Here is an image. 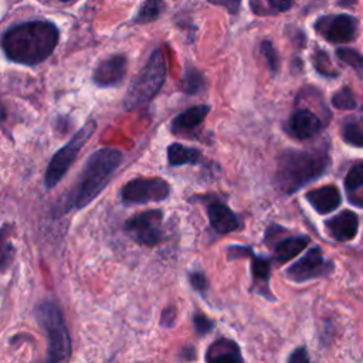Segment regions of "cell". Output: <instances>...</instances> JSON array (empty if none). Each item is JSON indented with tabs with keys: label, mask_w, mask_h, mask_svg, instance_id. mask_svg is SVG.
Returning a JSON list of instances; mask_svg holds the SVG:
<instances>
[{
	"label": "cell",
	"mask_w": 363,
	"mask_h": 363,
	"mask_svg": "<svg viewBox=\"0 0 363 363\" xmlns=\"http://www.w3.org/2000/svg\"><path fill=\"white\" fill-rule=\"evenodd\" d=\"M58 44L57 27L44 20L20 23L4 31L1 48L4 55L23 65H37L45 61Z\"/></svg>",
	"instance_id": "cell-1"
},
{
	"label": "cell",
	"mask_w": 363,
	"mask_h": 363,
	"mask_svg": "<svg viewBox=\"0 0 363 363\" xmlns=\"http://www.w3.org/2000/svg\"><path fill=\"white\" fill-rule=\"evenodd\" d=\"M329 164L330 159L325 150L285 149L277 160L274 184L279 191L292 194L325 174Z\"/></svg>",
	"instance_id": "cell-2"
},
{
	"label": "cell",
	"mask_w": 363,
	"mask_h": 363,
	"mask_svg": "<svg viewBox=\"0 0 363 363\" xmlns=\"http://www.w3.org/2000/svg\"><path fill=\"white\" fill-rule=\"evenodd\" d=\"M123 155L113 147L95 150L85 162L74 189L68 197V208H84L92 203L108 186L113 173L121 166Z\"/></svg>",
	"instance_id": "cell-3"
},
{
	"label": "cell",
	"mask_w": 363,
	"mask_h": 363,
	"mask_svg": "<svg viewBox=\"0 0 363 363\" xmlns=\"http://www.w3.org/2000/svg\"><path fill=\"white\" fill-rule=\"evenodd\" d=\"M167 75L166 58L160 48H156L139 74L133 78L123 96V108L133 111L149 104L162 89Z\"/></svg>",
	"instance_id": "cell-4"
},
{
	"label": "cell",
	"mask_w": 363,
	"mask_h": 363,
	"mask_svg": "<svg viewBox=\"0 0 363 363\" xmlns=\"http://www.w3.org/2000/svg\"><path fill=\"white\" fill-rule=\"evenodd\" d=\"M35 319L47 337V362H64L71 357V337L64 316L52 301H41L34 311Z\"/></svg>",
	"instance_id": "cell-5"
},
{
	"label": "cell",
	"mask_w": 363,
	"mask_h": 363,
	"mask_svg": "<svg viewBox=\"0 0 363 363\" xmlns=\"http://www.w3.org/2000/svg\"><path fill=\"white\" fill-rule=\"evenodd\" d=\"M96 129V122L94 119L88 121L79 130L74 133V136L60 149L54 153L51 157L45 173H44V186L45 189L51 190L54 189L61 179L65 176L68 169L75 162L78 153L84 147V145L89 140V138L94 135Z\"/></svg>",
	"instance_id": "cell-6"
},
{
	"label": "cell",
	"mask_w": 363,
	"mask_h": 363,
	"mask_svg": "<svg viewBox=\"0 0 363 363\" xmlns=\"http://www.w3.org/2000/svg\"><path fill=\"white\" fill-rule=\"evenodd\" d=\"M170 196V186L162 177H136L129 180L121 190L125 204L159 203Z\"/></svg>",
	"instance_id": "cell-7"
},
{
	"label": "cell",
	"mask_w": 363,
	"mask_h": 363,
	"mask_svg": "<svg viewBox=\"0 0 363 363\" xmlns=\"http://www.w3.org/2000/svg\"><path fill=\"white\" fill-rule=\"evenodd\" d=\"M163 211L159 208L135 214L126 220L123 230L138 244L153 247L162 237Z\"/></svg>",
	"instance_id": "cell-8"
},
{
	"label": "cell",
	"mask_w": 363,
	"mask_h": 363,
	"mask_svg": "<svg viewBox=\"0 0 363 363\" xmlns=\"http://www.w3.org/2000/svg\"><path fill=\"white\" fill-rule=\"evenodd\" d=\"M335 265L326 259L319 247H312L308 252L294 262L285 271V277L292 282H306L320 277H326L333 271Z\"/></svg>",
	"instance_id": "cell-9"
},
{
	"label": "cell",
	"mask_w": 363,
	"mask_h": 363,
	"mask_svg": "<svg viewBox=\"0 0 363 363\" xmlns=\"http://www.w3.org/2000/svg\"><path fill=\"white\" fill-rule=\"evenodd\" d=\"M315 30L325 40L343 44L354 40L357 33V20L349 14L323 16L316 20Z\"/></svg>",
	"instance_id": "cell-10"
},
{
	"label": "cell",
	"mask_w": 363,
	"mask_h": 363,
	"mask_svg": "<svg viewBox=\"0 0 363 363\" xmlns=\"http://www.w3.org/2000/svg\"><path fill=\"white\" fill-rule=\"evenodd\" d=\"M125 74L126 58L123 55H112L96 65L92 74V81L101 88H109L121 84Z\"/></svg>",
	"instance_id": "cell-11"
},
{
	"label": "cell",
	"mask_w": 363,
	"mask_h": 363,
	"mask_svg": "<svg viewBox=\"0 0 363 363\" xmlns=\"http://www.w3.org/2000/svg\"><path fill=\"white\" fill-rule=\"evenodd\" d=\"M322 129V121L316 113L308 108L296 109L288 119L286 130L296 139H309L319 133Z\"/></svg>",
	"instance_id": "cell-12"
},
{
	"label": "cell",
	"mask_w": 363,
	"mask_h": 363,
	"mask_svg": "<svg viewBox=\"0 0 363 363\" xmlns=\"http://www.w3.org/2000/svg\"><path fill=\"white\" fill-rule=\"evenodd\" d=\"M207 216L213 230L220 234H227L242 228L241 217L221 201L208 203Z\"/></svg>",
	"instance_id": "cell-13"
},
{
	"label": "cell",
	"mask_w": 363,
	"mask_h": 363,
	"mask_svg": "<svg viewBox=\"0 0 363 363\" xmlns=\"http://www.w3.org/2000/svg\"><path fill=\"white\" fill-rule=\"evenodd\" d=\"M245 257L251 259V275H252V291H257L261 296L268 301H274L269 291V278H271V261L264 257L254 254L251 247H247Z\"/></svg>",
	"instance_id": "cell-14"
},
{
	"label": "cell",
	"mask_w": 363,
	"mask_h": 363,
	"mask_svg": "<svg viewBox=\"0 0 363 363\" xmlns=\"http://www.w3.org/2000/svg\"><path fill=\"white\" fill-rule=\"evenodd\" d=\"M210 112V106L208 105H194L190 106L187 109H184L183 112H180L170 125V129L174 135H187L191 133L194 129H197L204 119L207 118Z\"/></svg>",
	"instance_id": "cell-15"
},
{
	"label": "cell",
	"mask_w": 363,
	"mask_h": 363,
	"mask_svg": "<svg viewBox=\"0 0 363 363\" xmlns=\"http://www.w3.org/2000/svg\"><path fill=\"white\" fill-rule=\"evenodd\" d=\"M325 225L332 238L337 241H350L357 234L359 220L353 211L346 210L329 218Z\"/></svg>",
	"instance_id": "cell-16"
},
{
	"label": "cell",
	"mask_w": 363,
	"mask_h": 363,
	"mask_svg": "<svg viewBox=\"0 0 363 363\" xmlns=\"http://www.w3.org/2000/svg\"><path fill=\"white\" fill-rule=\"evenodd\" d=\"M308 203L319 214H329L336 210L342 201L340 193L336 186L328 184L318 189H313L305 194Z\"/></svg>",
	"instance_id": "cell-17"
},
{
	"label": "cell",
	"mask_w": 363,
	"mask_h": 363,
	"mask_svg": "<svg viewBox=\"0 0 363 363\" xmlns=\"http://www.w3.org/2000/svg\"><path fill=\"white\" fill-rule=\"evenodd\" d=\"M206 362H244V357L241 356L240 346L228 339V337H220L214 340L207 352H206Z\"/></svg>",
	"instance_id": "cell-18"
},
{
	"label": "cell",
	"mask_w": 363,
	"mask_h": 363,
	"mask_svg": "<svg viewBox=\"0 0 363 363\" xmlns=\"http://www.w3.org/2000/svg\"><path fill=\"white\" fill-rule=\"evenodd\" d=\"M201 159L203 155L196 147H190L177 142L167 146V163L173 167L184 164H199Z\"/></svg>",
	"instance_id": "cell-19"
},
{
	"label": "cell",
	"mask_w": 363,
	"mask_h": 363,
	"mask_svg": "<svg viewBox=\"0 0 363 363\" xmlns=\"http://www.w3.org/2000/svg\"><path fill=\"white\" fill-rule=\"evenodd\" d=\"M347 199L353 206L363 207V162L354 164L345 177Z\"/></svg>",
	"instance_id": "cell-20"
},
{
	"label": "cell",
	"mask_w": 363,
	"mask_h": 363,
	"mask_svg": "<svg viewBox=\"0 0 363 363\" xmlns=\"http://www.w3.org/2000/svg\"><path fill=\"white\" fill-rule=\"evenodd\" d=\"M309 244L308 235H295L281 240L275 245V259L278 262H286L295 258Z\"/></svg>",
	"instance_id": "cell-21"
},
{
	"label": "cell",
	"mask_w": 363,
	"mask_h": 363,
	"mask_svg": "<svg viewBox=\"0 0 363 363\" xmlns=\"http://www.w3.org/2000/svg\"><path fill=\"white\" fill-rule=\"evenodd\" d=\"M292 0H250V7L257 16H275L289 10Z\"/></svg>",
	"instance_id": "cell-22"
},
{
	"label": "cell",
	"mask_w": 363,
	"mask_h": 363,
	"mask_svg": "<svg viewBox=\"0 0 363 363\" xmlns=\"http://www.w3.org/2000/svg\"><path fill=\"white\" fill-rule=\"evenodd\" d=\"M204 88V78L196 68H187L183 75L182 89L187 95H196Z\"/></svg>",
	"instance_id": "cell-23"
},
{
	"label": "cell",
	"mask_w": 363,
	"mask_h": 363,
	"mask_svg": "<svg viewBox=\"0 0 363 363\" xmlns=\"http://www.w3.org/2000/svg\"><path fill=\"white\" fill-rule=\"evenodd\" d=\"M163 9H164L163 0H145L135 20L136 23H150L162 14Z\"/></svg>",
	"instance_id": "cell-24"
},
{
	"label": "cell",
	"mask_w": 363,
	"mask_h": 363,
	"mask_svg": "<svg viewBox=\"0 0 363 363\" xmlns=\"http://www.w3.org/2000/svg\"><path fill=\"white\" fill-rule=\"evenodd\" d=\"M312 64L315 67V69L323 75V77H328V78H333V77H337V71L335 69L329 55L323 51V50H316L312 55Z\"/></svg>",
	"instance_id": "cell-25"
},
{
	"label": "cell",
	"mask_w": 363,
	"mask_h": 363,
	"mask_svg": "<svg viewBox=\"0 0 363 363\" xmlns=\"http://www.w3.org/2000/svg\"><path fill=\"white\" fill-rule=\"evenodd\" d=\"M332 105L337 109H342V111H350V109H354L357 102H356V98L352 92L350 88H340L339 91H336L332 96Z\"/></svg>",
	"instance_id": "cell-26"
},
{
	"label": "cell",
	"mask_w": 363,
	"mask_h": 363,
	"mask_svg": "<svg viewBox=\"0 0 363 363\" xmlns=\"http://www.w3.org/2000/svg\"><path fill=\"white\" fill-rule=\"evenodd\" d=\"M336 55L342 62L347 64L354 71L363 74V55L359 51L353 48H337Z\"/></svg>",
	"instance_id": "cell-27"
},
{
	"label": "cell",
	"mask_w": 363,
	"mask_h": 363,
	"mask_svg": "<svg viewBox=\"0 0 363 363\" xmlns=\"http://www.w3.org/2000/svg\"><path fill=\"white\" fill-rule=\"evenodd\" d=\"M342 139L350 146L363 147V126L352 122L343 125Z\"/></svg>",
	"instance_id": "cell-28"
},
{
	"label": "cell",
	"mask_w": 363,
	"mask_h": 363,
	"mask_svg": "<svg viewBox=\"0 0 363 363\" xmlns=\"http://www.w3.org/2000/svg\"><path fill=\"white\" fill-rule=\"evenodd\" d=\"M261 54L264 55L268 68L275 74L279 68V57H278V52H277L274 44L268 40L262 41L261 43Z\"/></svg>",
	"instance_id": "cell-29"
},
{
	"label": "cell",
	"mask_w": 363,
	"mask_h": 363,
	"mask_svg": "<svg viewBox=\"0 0 363 363\" xmlns=\"http://www.w3.org/2000/svg\"><path fill=\"white\" fill-rule=\"evenodd\" d=\"M193 325H194L196 333L200 335V336H204V335L210 333L214 328V322L201 312H196L193 315Z\"/></svg>",
	"instance_id": "cell-30"
},
{
	"label": "cell",
	"mask_w": 363,
	"mask_h": 363,
	"mask_svg": "<svg viewBox=\"0 0 363 363\" xmlns=\"http://www.w3.org/2000/svg\"><path fill=\"white\" fill-rule=\"evenodd\" d=\"M189 282L194 291L201 294V296H206V292L208 289V281L203 272L200 271L189 272Z\"/></svg>",
	"instance_id": "cell-31"
},
{
	"label": "cell",
	"mask_w": 363,
	"mask_h": 363,
	"mask_svg": "<svg viewBox=\"0 0 363 363\" xmlns=\"http://www.w3.org/2000/svg\"><path fill=\"white\" fill-rule=\"evenodd\" d=\"M176 318H177V311L174 306H167L162 311V315H160V325L163 328H173L174 326V322H176Z\"/></svg>",
	"instance_id": "cell-32"
},
{
	"label": "cell",
	"mask_w": 363,
	"mask_h": 363,
	"mask_svg": "<svg viewBox=\"0 0 363 363\" xmlns=\"http://www.w3.org/2000/svg\"><path fill=\"white\" fill-rule=\"evenodd\" d=\"M289 363H305V362H309V356L306 353V349L305 347H298L295 349L286 359Z\"/></svg>",
	"instance_id": "cell-33"
},
{
	"label": "cell",
	"mask_w": 363,
	"mask_h": 363,
	"mask_svg": "<svg viewBox=\"0 0 363 363\" xmlns=\"http://www.w3.org/2000/svg\"><path fill=\"white\" fill-rule=\"evenodd\" d=\"M211 3L217 4V6H223L227 9L228 13L231 14H237L240 10V1L241 0H210Z\"/></svg>",
	"instance_id": "cell-34"
},
{
	"label": "cell",
	"mask_w": 363,
	"mask_h": 363,
	"mask_svg": "<svg viewBox=\"0 0 363 363\" xmlns=\"http://www.w3.org/2000/svg\"><path fill=\"white\" fill-rule=\"evenodd\" d=\"M180 357H182V359H187V360L196 359V349H194L193 346L183 347V349H182V353H180Z\"/></svg>",
	"instance_id": "cell-35"
},
{
	"label": "cell",
	"mask_w": 363,
	"mask_h": 363,
	"mask_svg": "<svg viewBox=\"0 0 363 363\" xmlns=\"http://www.w3.org/2000/svg\"><path fill=\"white\" fill-rule=\"evenodd\" d=\"M336 3L340 7H352L356 3V0H336Z\"/></svg>",
	"instance_id": "cell-36"
},
{
	"label": "cell",
	"mask_w": 363,
	"mask_h": 363,
	"mask_svg": "<svg viewBox=\"0 0 363 363\" xmlns=\"http://www.w3.org/2000/svg\"><path fill=\"white\" fill-rule=\"evenodd\" d=\"M61 1H67V0H61Z\"/></svg>",
	"instance_id": "cell-37"
}]
</instances>
